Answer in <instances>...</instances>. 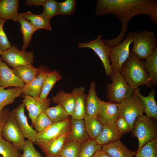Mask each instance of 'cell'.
Masks as SVG:
<instances>
[{"instance_id": "cell-1", "label": "cell", "mask_w": 157, "mask_h": 157, "mask_svg": "<svg viewBox=\"0 0 157 157\" xmlns=\"http://www.w3.org/2000/svg\"><path fill=\"white\" fill-rule=\"evenodd\" d=\"M95 14L97 16L114 15L120 22L121 30L118 36L112 39H103L105 44L111 47L117 45L124 39L129 22L135 15L149 16L154 25H157V1L97 0Z\"/></svg>"}, {"instance_id": "cell-2", "label": "cell", "mask_w": 157, "mask_h": 157, "mask_svg": "<svg viewBox=\"0 0 157 157\" xmlns=\"http://www.w3.org/2000/svg\"><path fill=\"white\" fill-rule=\"evenodd\" d=\"M143 63L131 52L119 71L127 84L134 90L141 85L149 86L152 83L145 69Z\"/></svg>"}, {"instance_id": "cell-3", "label": "cell", "mask_w": 157, "mask_h": 157, "mask_svg": "<svg viewBox=\"0 0 157 157\" xmlns=\"http://www.w3.org/2000/svg\"><path fill=\"white\" fill-rule=\"evenodd\" d=\"M133 45L131 51L141 60H145L157 47V39L154 33L144 30L132 33Z\"/></svg>"}, {"instance_id": "cell-4", "label": "cell", "mask_w": 157, "mask_h": 157, "mask_svg": "<svg viewBox=\"0 0 157 157\" xmlns=\"http://www.w3.org/2000/svg\"><path fill=\"white\" fill-rule=\"evenodd\" d=\"M156 121L144 115L138 117L135 120L131 132L132 136L138 139L137 150L146 143L157 139Z\"/></svg>"}, {"instance_id": "cell-5", "label": "cell", "mask_w": 157, "mask_h": 157, "mask_svg": "<svg viewBox=\"0 0 157 157\" xmlns=\"http://www.w3.org/2000/svg\"><path fill=\"white\" fill-rule=\"evenodd\" d=\"M110 77L111 82L106 88L109 102L118 104L133 94L134 90L127 84L119 71L113 73Z\"/></svg>"}, {"instance_id": "cell-6", "label": "cell", "mask_w": 157, "mask_h": 157, "mask_svg": "<svg viewBox=\"0 0 157 157\" xmlns=\"http://www.w3.org/2000/svg\"><path fill=\"white\" fill-rule=\"evenodd\" d=\"M144 107L143 101L134 91L132 95L118 104L119 116L123 117L127 122L131 132L136 118L143 115Z\"/></svg>"}, {"instance_id": "cell-7", "label": "cell", "mask_w": 157, "mask_h": 157, "mask_svg": "<svg viewBox=\"0 0 157 157\" xmlns=\"http://www.w3.org/2000/svg\"><path fill=\"white\" fill-rule=\"evenodd\" d=\"M132 33L129 32L123 42L110 47L109 57L113 73L120 71L122 65L129 56L131 52L130 46L133 41Z\"/></svg>"}, {"instance_id": "cell-8", "label": "cell", "mask_w": 157, "mask_h": 157, "mask_svg": "<svg viewBox=\"0 0 157 157\" xmlns=\"http://www.w3.org/2000/svg\"><path fill=\"white\" fill-rule=\"evenodd\" d=\"M1 56L2 60L13 68L31 65L34 62L33 52L20 50L14 45L3 51Z\"/></svg>"}, {"instance_id": "cell-9", "label": "cell", "mask_w": 157, "mask_h": 157, "mask_svg": "<svg viewBox=\"0 0 157 157\" xmlns=\"http://www.w3.org/2000/svg\"><path fill=\"white\" fill-rule=\"evenodd\" d=\"M102 38V35L98 34L95 39L88 42L79 43L78 47L79 48H88L92 49L101 60L106 75L110 76L113 74L109 57L110 47L104 43Z\"/></svg>"}, {"instance_id": "cell-10", "label": "cell", "mask_w": 157, "mask_h": 157, "mask_svg": "<svg viewBox=\"0 0 157 157\" xmlns=\"http://www.w3.org/2000/svg\"><path fill=\"white\" fill-rule=\"evenodd\" d=\"M1 135L4 139L12 143L19 151L23 150L25 140L11 111L7 117Z\"/></svg>"}, {"instance_id": "cell-11", "label": "cell", "mask_w": 157, "mask_h": 157, "mask_svg": "<svg viewBox=\"0 0 157 157\" xmlns=\"http://www.w3.org/2000/svg\"><path fill=\"white\" fill-rule=\"evenodd\" d=\"M71 128L70 118L63 122L53 123L43 131L38 132L36 144L46 142L68 133Z\"/></svg>"}, {"instance_id": "cell-12", "label": "cell", "mask_w": 157, "mask_h": 157, "mask_svg": "<svg viewBox=\"0 0 157 157\" xmlns=\"http://www.w3.org/2000/svg\"><path fill=\"white\" fill-rule=\"evenodd\" d=\"M25 107L22 103L13 109L11 112L24 137L34 143L35 142L38 132L29 124L24 113Z\"/></svg>"}, {"instance_id": "cell-13", "label": "cell", "mask_w": 157, "mask_h": 157, "mask_svg": "<svg viewBox=\"0 0 157 157\" xmlns=\"http://www.w3.org/2000/svg\"><path fill=\"white\" fill-rule=\"evenodd\" d=\"M51 99L46 98L40 99L39 97H35L29 95H25L22 103L28 112L29 117L33 126L35 120L38 116L49 106Z\"/></svg>"}, {"instance_id": "cell-14", "label": "cell", "mask_w": 157, "mask_h": 157, "mask_svg": "<svg viewBox=\"0 0 157 157\" xmlns=\"http://www.w3.org/2000/svg\"><path fill=\"white\" fill-rule=\"evenodd\" d=\"M38 68V72L34 78L23 87V93L25 95L38 97L40 95L44 81L51 71L45 66H41Z\"/></svg>"}, {"instance_id": "cell-15", "label": "cell", "mask_w": 157, "mask_h": 157, "mask_svg": "<svg viewBox=\"0 0 157 157\" xmlns=\"http://www.w3.org/2000/svg\"><path fill=\"white\" fill-rule=\"evenodd\" d=\"M119 117L118 104L102 100L96 118L103 125L115 122Z\"/></svg>"}, {"instance_id": "cell-16", "label": "cell", "mask_w": 157, "mask_h": 157, "mask_svg": "<svg viewBox=\"0 0 157 157\" xmlns=\"http://www.w3.org/2000/svg\"><path fill=\"white\" fill-rule=\"evenodd\" d=\"M24 83L12 72L0 57V87H23Z\"/></svg>"}, {"instance_id": "cell-17", "label": "cell", "mask_w": 157, "mask_h": 157, "mask_svg": "<svg viewBox=\"0 0 157 157\" xmlns=\"http://www.w3.org/2000/svg\"><path fill=\"white\" fill-rule=\"evenodd\" d=\"M71 128L66 142L74 141L81 144L90 139L83 119H75L71 118Z\"/></svg>"}, {"instance_id": "cell-18", "label": "cell", "mask_w": 157, "mask_h": 157, "mask_svg": "<svg viewBox=\"0 0 157 157\" xmlns=\"http://www.w3.org/2000/svg\"><path fill=\"white\" fill-rule=\"evenodd\" d=\"M101 149L111 157H133L136 154L124 145L120 139L102 145Z\"/></svg>"}, {"instance_id": "cell-19", "label": "cell", "mask_w": 157, "mask_h": 157, "mask_svg": "<svg viewBox=\"0 0 157 157\" xmlns=\"http://www.w3.org/2000/svg\"><path fill=\"white\" fill-rule=\"evenodd\" d=\"M67 133L48 142L37 144L47 157H58L66 142Z\"/></svg>"}, {"instance_id": "cell-20", "label": "cell", "mask_w": 157, "mask_h": 157, "mask_svg": "<svg viewBox=\"0 0 157 157\" xmlns=\"http://www.w3.org/2000/svg\"><path fill=\"white\" fill-rule=\"evenodd\" d=\"M101 101L96 94V83L92 81L90 83L88 93L85 99V114L96 118Z\"/></svg>"}, {"instance_id": "cell-21", "label": "cell", "mask_w": 157, "mask_h": 157, "mask_svg": "<svg viewBox=\"0 0 157 157\" xmlns=\"http://www.w3.org/2000/svg\"><path fill=\"white\" fill-rule=\"evenodd\" d=\"M122 137L117 131L115 122L103 125L99 135L95 139L96 142L101 145L120 139Z\"/></svg>"}, {"instance_id": "cell-22", "label": "cell", "mask_w": 157, "mask_h": 157, "mask_svg": "<svg viewBox=\"0 0 157 157\" xmlns=\"http://www.w3.org/2000/svg\"><path fill=\"white\" fill-rule=\"evenodd\" d=\"M85 88L81 86L73 89L72 92L75 100V108L71 118L75 119H83L85 115V103L87 95Z\"/></svg>"}, {"instance_id": "cell-23", "label": "cell", "mask_w": 157, "mask_h": 157, "mask_svg": "<svg viewBox=\"0 0 157 157\" xmlns=\"http://www.w3.org/2000/svg\"><path fill=\"white\" fill-rule=\"evenodd\" d=\"M19 4L18 0H0V19L18 21Z\"/></svg>"}, {"instance_id": "cell-24", "label": "cell", "mask_w": 157, "mask_h": 157, "mask_svg": "<svg viewBox=\"0 0 157 157\" xmlns=\"http://www.w3.org/2000/svg\"><path fill=\"white\" fill-rule=\"evenodd\" d=\"M134 92L140 97L144 105V113L148 117L157 120V105L155 99L156 92L155 90H151L149 94L145 96L140 93L139 88L134 90Z\"/></svg>"}, {"instance_id": "cell-25", "label": "cell", "mask_w": 157, "mask_h": 157, "mask_svg": "<svg viewBox=\"0 0 157 157\" xmlns=\"http://www.w3.org/2000/svg\"><path fill=\"white\" fill-rule=\"evenodd\" d=\"M53 102L61 105L68 115L71 116L75 108V100L72 93L61 90L51 99Z\"/></svg>"}, {"instance_id": "cell-26", "label": "cell", "mask_w": 157, "mask_h": 157, "mask_svg": "<svg viewBox=\"0 0 157 157\" xmlns=\"http://www.w3.org/2000/svg\"><path fill=\"white\" fill-rule=\"evenodd\" d=\"M4 88L0 87V110L6 106L13 103L15 99L20 96L24 91L23 87H15L7 89Z\"/></svg>"}, {"instance_id": "cell-27", "label": "cell", "mask_w": 157, "mask_h": 157, "mask_svg": "<svg viewBox=\"0 0 157 157\" xmlns=\"http://www.w3.org/2000/svg\"><path fill=\"white\" fill-rule=\"evenodd\" d=\"M11 70L25 85L31 82L38 72V68L34 67L32 64L20 66L13 68Z\"/></svg>"}, {"instance_id": "cell-28", "label": "cell", "mask_w": 157, "mask_h": 157, "mask_svg": "<svg viewBox=\"0 0 157 157\" xmlns=\"http://www.w3.org/2000/svg\"><path fill=\"white\" fill-rule=\"evenodd\" d=\"M19 14L24 18L29 21L37 30L43 29L49 31L51 30L50 20L46 18L41 14L35 15L30 11Z\"/></svg>"}, {"instance_id": "cell-29", "label": "cell", "mask_w": 157, "mask_h": 157, "mask_svg": "<svg viewBox=\"0 0 157 157\" xmlns=\"http://www.w3.org/2000/svg\"><path fill=\"white\" fill-rule=\"evenodd\" d=\"M18 21L20 24V31L23 36L22 50L25 51L30 44L33 34L37 30L29 21L19 14Z\"/></svg>"}, {"instance_id": "cell-30", "label": "cell", "mask_w": 157, "mask_h": 157, "mask_svg": "<svg viewBox=\"0 0 157 157\" xmlns=\"http://www.w3.org/2000/svg\"><path fill=\"white\" fill-rule=\"evenodd\" d=\"M83 119L90 138L94 140L101 132L103 125L96 118L86 114Z\"/></svg>"}, {"instance_id": "cell-31", "label": "cell", "mask_w": 157, "mask_h": 157, "mask_svg": "<svg viewBox=\"0 0 157 157\" xmlns=\"http://www.w3.org/2000/svg\"><path fill=\"white\" fill-rule=\"evenodd\" d=\"M62 78L61 75L57 71L54 70L51 71L44 81L39 98L42 100L47 98L56 83Z\"/></svg>"}, {"instance_id": "cell-32", "label": "cell", "mask_w": 157, "mask_h": 157, "mask_svg": "<svg viewBox=\"0 0 157 157\" xmlns=\"http://www.w3.org/2000/svg\"><path fill=\"white\" fill-rule=\"evenodd\" d=\"M145 69L153 83H157V47L144 62Z\"/></svg>"}, {"instance_id": "cell-33", "label": "cell", "mask_w": 157, "mask_h": 157, "mask_svg": "<svg viewBox=\"0 0 157 157\" xmlns=\"http://www.w3.org/2000/svg\"><path fill=\"white\" fill-rule=\"evenodd\" d=\"M53 123L63 122L69 118V115L60 104L48 107L44 111Z\"/></svg>"}, {"instance_id": "cell-34", "label": "cell", "mask_w": 157, "mask_h": 157, "mask_svg": "<svg viewBox=\"0 0 157 157\" xmlns=\"http://www.w3.org/2000/svg\"><path fill=\"white\" fill-rule=\"evenodd\" d=\"M102 147L95 140L89 139L81 144L78 157H93L97 151L102 149Z\"/></svg>"}, {"instance_id": "cell-35", "label": "cell", "mask_w": 157, "mask_h": 157, "mask_svg": "<svg viewBox=\"0 0 157 157\" xmlns=\"http://www.w3.org/2000/svg\"><path fill=\"white\" fill-rule=\"evenodd\" d=\"M19 151L17 147L0 136V154L3 157H20Z\"/></svg>"}, {"instance_id": "cell-36", "label": "cell", "mask_w": 157, "mask_h": 157, "mask_svg": "<svg viewBox=\"0 0 157 157\" xmlns=\"http://www.w3.org/2000/svg\"><path fill=\"white\" fill-rule=\"evenodd\" d=\"M136 152V157H157V139L146 143Z\"/></svg>"}, {"instance_id": "cell-37", "label": "cell", "mask_w": 157, "mask_h": 157, "mask_svg": "<svg viewBox=\"0 0 157 157\" xmlns=\"http://www.w3.org/2000/svg\"><path fill=\"white\" fill-rule=\"evenodd\" d=\"M81 144L71 141L66 142L63 147L60 156L64 157H78Z\"/></svg>"}, {"instance_id": "cell-38", "label": "cell", "mask_w": 157, "mask_h": 157, "mask_svg": "<svg viewBox=\"0 0 157 157\" xmlns=\"http://www.w3.org/2000/svg\"><path fill=\"white\" fill-rule=\"evenodd\" d=\"M43 11L41 14L50 20L54 16L59 15L58 2L54 0H46L43 6Z\"/></svg>"}, {"instance_id": "cell-39", "label": "cell", "mask_w": 157, "mask_h": 157, "mask_svg": "<svg viewBox=\"0 0 157 157\" xmlns=\"http://www.w3.org/2000/svg\"><path fill=\"white\" fill-rule=\"evenodd\" d=\"M76 1L66 0L58 2L59 15H71L75 12Z\"/></svg>"}, {"instance_id": "cell-40", "label": "cell", "mask_w": 157, "mask_h": 157, "mask_svg": "<svg viewBox=\"0 0 157 157\" xmlns=\"http://www.w3.org/2000/svg\"><path fill=\"white\" fill-rule=\"evenodd\" d=\"M53 123L45 113L42 112L37 117L33 125L38 132L44 130Z\"/></svg>"}, {"instance_id": "cell-41", "label": "cell", "mask_w": 157, "mask_h": 157, "mask_svg": "<svg viewBox=\"0 0 157 157\" xmlns=\"http://www.w3.org/2000/svg\"><path fill=\"white\" fill-rule=\"evenodd\" d=\"M20 157H43L35 149L33 143L28 140H25Z\"/></svg>"}, {"instance_id": "cell-42", "label": "cell", "mask_w": 157, "mask_h": 157, "mask_svg": "<svg viewBox=\"0 0 157 157\" xmlns=\"http://www.w3.org/2000/svg\"><path fill=\"white\" fill-rule=\"evenodd\" d=\"M6 20L0 19V47L4 51L12 47L3 28L4 24Z\"/></svg>"}, {"instance_id": "cell-43", "label": "cell", "mask_w": 157, "mask_h": 157, "mask_svg": "<svg viewBox=\"0 0 157 157\" xmlns=\"http://www.w3.org/2000/svg\"><path fill=\"white\" fill-rule=\"evenodd\" d=\"M115 123L117 130L120 134L122 135L131 132L129 123L123 117L119 116Z\"/></svg>"}, {"instance_id": "cell-44", "label": "cell", "mask_w": 157, "mask_h": 157, "mask_svg": "<svg viewBox=\"0 0 157 157\" xmlns=\"http://www.w3.org/2000/svg\"><path fill=\"white\" fill-rule=\"evenodd\" d=\"M10 111L8 108L0 110V136H2V129Z\"/></svg>"}, {"instance_id": "cell-45", "label": "cell", "mask_w": 157, "mask_h": 157, "mask_svg": "<svg viewBox=\"0 0 157 157\" xmlns=\"http://www.w3.org/2000/svg\"><path fill=\"white\" fill-rule=\"evenodd\" d=\"M46 1V0H26L24 2V4L27 6H43Z\"/></svg>"}, {"instance_id": "cell-46", "label": "cell", "mask_w": 157, "mask_h": 157, "mask_svg": "<svg viewBox=\"0 0 157 157\" xmlns=\"http://www.w3.org/2000/svg\"><path fill=\"white\" fill-rule=\"evenodd\" d=\"M93 157H111L102 149L97 151Z\"/></svg>"}, {"instance_id": "cell-47", "label": "cell", "mask_w": 157, "mask_h": 157, "mask_svg": "<svg viewBox=\"0 0 157 157\" xmlns=\"http://www.w3.org/2000/svg\"><path fill=\"white\" fill-rule=\"evenodd\" d=\"M3 51L0 47V56L1 55Z\"/></svg>"}, {"instance_id": "cell-48", "label": "cell", "mask_w": 157, "mask_h": 157, "mask_svg": "<svg viewBox=\"0 0 157 157\" xmlns=\"http://www.w3.org/2000/svg\"><path fill=\"white\" fill-rule=\"evenodd\" d=\"M58 157H64L61 156H58Z\"/></svg>"}, {"instance_id": "cell-49", "label": "cell", "mask_w": 157, "mask_h": 157, "mask_svg": "<svg viewBox=\"0 0 157 157\" xmlns=\"http://www.w3.org/2000/svg\"><path fill=\"white\" fill-rule=\"evenodd\" d=\"M3 157L2 156H1V157Z\"/></svg>"}, {"instance_id": "cell-50", "label": "cell", "mask_w": 157, "mask_h": 157, "mask_svg": "<svg viewBox=\"0 0 157 157\" xmlns=\"http://www.w3.org/2000/svg\"><path fill=\"white\" fill-rule=\"evenodd\" d=\"M45 157H46V156Z\"/></svg>"}, {"instance_id": "cell-51", "label": "cell", "mask_w": 157, "mask_h": 157, "mask_svg": "<svg viewBox=\"0 0 157 157\" xmlns=\"http://www.w3.org/2000/svg\"><path fill=\"white\" fill-rule=\"evenodd\" d=\"M135 157H136L135 156Z\"/></svg>"}]
</instances>
